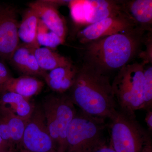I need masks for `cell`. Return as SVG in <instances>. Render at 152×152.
<instances>
[{"mask_svg": "<svg viewBox=\"0 0 152 152\" xmlns=\"http://www.w3.org/2000/svg\"><path fill=\"white\" fill-rule=\"evenodd\" d=\"M146 32L139 28L84 45V64L107 75L130 64L142 51Z\"/></svg>", "mask_w": 152, "mask_h": 152, "instance_id": "cell-1", "label": "cell"}, {"mask_svg": "<svg viewBox=\"0 0 152 152\" xmlns=\"http://www.w3.org/2000/svg\"><path fill=\"white\" fill-rule=\"evenodd\" d=\"M70 91L74 104L87 115L110 119L118 110L108 76L84 63Z\"/></svg>", "mask_w": 152, "mask_h": 152, "instance_id": "cell-2", "label": "cell"}, {"mask_svg": "<svg viewBox=\"0 0 152 152\" xmlns=\"http://www.w3.org/2000/svg\"><path fill=\"white\" fill-rule=\"evenodd\" d=\"M144 66L142 62L126 65L118 71L112 83L119 110L129 115L135 116L136 111L143 108Z\"/></svg>", "mask_w": 152, "mask_h": 152, "instance_id": "cell-3", "label": "cell"}, {"mask_svg": "<svg viewBox=\"0 0 152 152\" xmlns=\"http://www.w3.org/2000/svg\"><path fill=\"white\" fill-rule=\"evenodd\" d=\"M105 119L77 113L67 130L66 152H91L106 143Z\"/></svg>", "mask_w": 152, "mask_h": 152, "instance_id": "cell-4", "label": "cell"}, {"mask_svg": "<svg viewBox=\"0 0 152 152\" xmlns=\"http://www.w3.org/2000/svg\"><path fill=\"white\" fill-rule=\"evenodd\" d=\"M43 111L57 152H66L67 130L77 113L69 96L59 94L49 96L44 101Z\"/></svg>", "mask_w": 152, "mask_h": 152, "instance_id": "cell-5", "label": "cell"}, {"mask_svg": "<svg viewBox=\"0 0 152 152\" xmlns=\"http://www.w3.org/2000/svg\"><path fill=\"white\" fill-rule=\"evenodd\" d=\"M110 120V145L115 152H141L150 137L136 120L118 110Z\"/></svg>", "mask_w": 152, "mask_h": 152, "instance_id": "cell-6", "label": "cell"}, {"mask_svg": "<svg viewBox=\"0 0 152 152\" xmlns=\"http://www.w3.org/2000/svg\"><path fill=\"white\" fill-rule=\"evenodd\" d=\"M68 5L75 23L84 28L106 18L125 12L121 1H70Z\"/></svg>", "mask_w": 152, "mask_h": 152, "instance_id": "cell-7", "label": "cell"}, {"mask_svg": "<svg viewBox=\"0 0 152 152\" xmlns=\"http://www.w3.org/2000/svg\"><path fill=\"white\" fill-rule=\"evenodd\" d=\"M21 145L28 152H56L57 148L47 127L43 111L35 109L25 127Z\"/></svg>", "mask_w": 152, "mask_h": 152, "instance_id": "cell-8", "label": "cell"}, {"mask_svg": "<svg viewBox=\"0 0 152 152\" xmlns=\"http://www.w3.org/2000/svg\"><path fill=\"white\" fill-rule=\"evenodd\" d=\"M137 27L126 12L106 18L80 30L77 38L83 45L107 36L131 31Z\"/></svg>", "mask_w": 152, "mask_h": 152, "instance_id": "cell-9", "label": "cell"}, {"mask_svg": "<svg viewBox=\"0 0 152 152\" xmlns=\"http://www.w3.org/2000/svg\"><path fill=\"white\" fill-rule=\"evenodd\" d=\"M19 23L15 9L0 4V57L9 60L19 45Z\"/></svg>", "mask_w": 152, "mask_h": 152, "instance_id": "cell-10", "label": "cell"}, {"mask_svg": "<svg viewBox=\"0 0 152 152\" xmlns=\"http://www.w3.org/2000/svg\"><path fill=\"white\" fill-rule=\"evenodd\" d=\"M29 7L34 10L40 20L53 32L65 42L67 26L58 7L49 1H38L30 3Z\"/></svg>", "mask_w": 152, "mask_h": 152, "instance_id": "cell-11", "label": "cell"}, {"mask_svg": "<svg viewBox=\"0 0 152 152\" xmlns=\"http://www.w3.org/2000/svg\"><path fill=\"white\" fill-rule=\"evenodd\" d=\"M35 48L25 44H19L10 61L26 75L44 77L47 72L40 67L34 55Z\"/></svg>", "mask_w": 152, "mask_h": 152, "instance_id": "cell-12", "label": "cell"}, {"mask_svg": "<svg viewBox=\"0 0 152 152\" xmlns=\"http://www.w3.org/2000/svg\"><path fill=\"white\" fill-rule=\"evenodd\" d=\"M123 10L139 28L152 32V0L121 1Z\"/></svg>", "mask_w": 152, "mask_h": 152, "instance_id": "cell-13", "label": "cell"}, {"mask_svg": "<svg viewBox=\"0 0 152 152\" xmlns=\"http://www.w3.org/2000/svg\"><path fill=\"white\" fill-rule=\"evenodd\" d=\"M78 68L73 65L54 69L43 77L49 88L59 94L70 90L75 80Z\"/></svg>", "mask_w": 152, "mask_h": 152, "instance_id": "cell-14", "label": "cell"}, {"mask_svg": "<svg viewBox=\"0 0 152 152\" xmlns=\"http://www.w3.org/2000/svg\"><path fill=\"white\" fill-rule=\"evenodd\" d=\"M44 83L33 76L26 75L18 78L11 77L4 85L1 93H15L29 100L40 92Z\"/></svg>", "mask_w": 152, "mask_h": 152, "instance_id": "cell-15", "label": "cell"}, {"mask_svg": "<svg viewBox=\"0 0 152 152\" xmlns=\"http://www.w3.org/2000/svg\"><path fill=\"white\" fill-rule=\"evenodd\" d=\"M0 107L26 121L31 116L35 109L28 99L15 93L8 92L2 94L0 99Z\"/></svg>", "mask_w": 152, "mask_h": 152, "instance_id": "cell-16", "label": "cell"}, {"mask_svg": "<svg viewBox=\"0 0 152 152\" xmlns=\"http://www.w3.org/2000/svg\"><path fill=\"white\" fill-rule=\"evenodd\" d=\"M39 20L35 11L29 7L24 14L18 30L19 39L35 49L40 47L37 39Z\"/></svg>", "mask_w": 152, "mask_h": 152, "instance_id": "cell-17", "label": "cell"}, {"mask_svg": "<svg viewBox=\"0 0 152 152\" xmlns=\"http://www.w3.org/2000/svg\"><path fill=\"white\" fill-rule=\"evenodd\" d=\"M34 55L40 67L46 72L73 65L72 63L65 57L45 47L35 49Z\"/></svg>", "mask_w": 152, "mask_h": 152, "instance_id": "cell-18", "label": "cell"}, {"mask_svg": "<svg viewBox=\"0 0 152 152\" xmlns=\"http://www.w3.org/2000/svg\"><path fill=\"white\" fill-rule=\"evenodd\" d=\"M0 115L5 120L10 129L13 142L15 145H21L27 121L17 116L8 110L0 107Z\"/></svg>", "mask_w": 152, "mask_h": 152, "instance_id": "cell-19", "label": "cell"}, {"mask_svg": "<svg viewBox=\"0 0 152 152\" xmlns=\"http://www.w3.org/2000/svg\"><path fill=\"white\" fill-rule=\"evenodd\" d=\"M37 39L40 47L51 50L56 48L65 42L55 33L49 29L40 19L38 23Z\"/></svg>", "mask_w": 152, "mask_h": 152, "instance_id": "cell-20", "label": "cell"}, {"mask_svg": "<svg viewBox=\"0 0 152 152\" xmlns=\"http://www.w3.org/2000/svg\"><path fill=\"white\" fill-rule=\"evenodd\" d=\"M143 108L146 111L152 108V65H145L142 88Z\"/></svg>", "mask_w": 152, "mask_h": 152, "instance_id": "cell-21", "label": "cell"}, {"mask_svg": "<svg viewBox=\"0 0 152 152\" xmlns=\"http://www.w3.org/2000/svg\"><path fill=\"white\" fill-rule=\"evenodd\" d=\"M143 44L145 46V50L139 53L138 58L142 59L144 64H152V32H148L145 34Z\"/></svg>", "mask_w": 152, "mask_h": 152, "instance_id": "cell-22", "label": "cell"}, {"mask_svg": "<svg viewBox=\"0 0 152 152\" xmlns=\"http://www.w3.org/2000/svg\"><path fill=\"white\" fill-rule=\"evenodd\" d=\"M0 136L3 139L4 141L9 146H15L14 145L12 137H11L10 129L7 124L3 118L0 115Z\"/></svg>", "mask_w": 152, "mask_h": 152, "instance_id": "cell-23", "label": "cell"}, {"mask_svg": "<svg viewBox=\"0 0 152 152\" xmlns=\"http://www.w3.org/2000/svg\"><path fill=\"white\" fill-rule=\"evenodd\" d=\"M11 76L6 66L0 61V93L4 85L10 78Z\"/></svg>", "mask_w": 152, "mask_h": 152, "instance_id": "cell-24", "label": "cell"}, {"mask_svg": "<svg viewBox=\"0 0 152 152\" xmlns=\"http://www.w3.org/2000/svg\"><path fill=\"white\" fill-rule=\"evenodd\" d=\"M91 152H115L110 145L106 143L95 148Z\"/></svg>", "mask_w": 152, "mask_h": 152, "instance_id": "cell-25", "label": "cell"}, {"mask_svg": "<svg viewBox=\"0 0 152 152\" xmlns=\"http://www.w3.org/2000/svg\"><path fill=\"white\" fill-rule=\"evenodd\" d=\"M145 121L150 132L152 131V110L146 111Z\"/></svg>", "mask_w": 152, "mask_h": 152, "instance_id": "cell-26", "label": "cell"}, {"mask_svg": "<svg viewBox=\"0 0 152 152\" xmlns=\"http://www.w3.org/2000/svg\"><path fill=\"white\" fill-rule=\"evenodd\" d=\"M141 152H152V142L151 137L145 142Z\"/></svg>", "mask_w": 152, "mask_h": 152, "instance_id": "cell-27", "label": "cell"}, {"mask_svg": "<svg viewBox=\"0 0 152 152\" xmlns=\"http://www.w3.org/2000/svg\"><path fill=\"white\" fill-rule=\"evenodd\" d=\"M10 146H9L6 143L4 142L3 140V139L1 137V136H0V151H2L3 150L6 149L10 147Z\"/></svg>", "mask_w": 152, "mask_h": 152, "instance_id": "cell-28", "label": "cell"}, {"mask_svg": "<svg viewBox=\"0 0 152 152\" xmlns=\"http://www.w3.org/2000/svg\"><path fill=\"white\" fill-rule=\"evenodd\" d=\"M15 146H11L8 148L1 151L0 152H18L16 150Z\"/></svg>", "mask_w": 152, "mask_h": 152, "instance_id": "cell-29", "label": "cell"}, {"mask_svg": "<svg viewBox=\"0 0 152 152\" xmlns=\"http://www.w3.org/2000/svg\"><path fill=\"white\" fill-rule=\"evenodd\" d=\"M20 152H27L26 151H25V150L23 149H22L21 151Z\"/></svg>", "mask_w": 152, "mask_h": 152, "instance_id": "cell-30", "label": "cell"}, {"mask_svg": "<svg viewBox=\"0 0 152 152\" xmlns=\"http://www.w3.org/2000/svg\"><path fill=\"white\" fill-rule=\"evenodd\" d=\"M56 152H57L56 151Z\"/></svg>", "mask_w": 152, "mask_h": 152, "instance_id": "cell-31", "label": "cell"}]
</instances>
